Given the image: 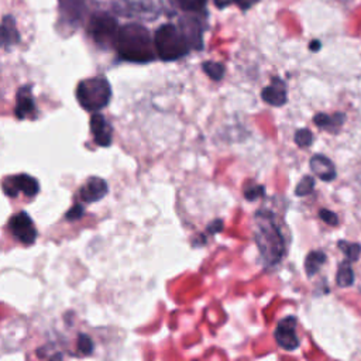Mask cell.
<instances>
[{"label": "cell", "mask_w": 361, "mask_h": 361, "mask_svg": "<svg viewBox=\"0 0 361 361\" xmlns=\"http://www.w3.org/2000/svg\"><path fill=\"white\" fill-rule=\"evenodd\" d=\"M326 261V256L322 251H310L306 257V261H305V268L308 272L309 277L315 275L317 271L320 270V267L323 265Z\"/></svg>", "instance_id": "17"}, {"label": "cell", "mask_w": 361, "mask_h": 361, "mask_svg": "<svg viewBox=\"0 0 361 361\" xmlns=\"http://www.w3.org/2000/svg\"><path fill=\"white\" fill-rule=\"evenodd\" d=\"M60 6L69 20H78L85 12V0H60Z\"/></svg>", "instance_id": "16"}, {"label": "cell", "mask_w": 361, "mask_h": 361, "mask_svg": "<svg viewBox=\"0 0 361 361\" xmlns=\"http://www.w3.org/2000/svg\"><path fill=\"white\" fill-rule=\"evenodd\" d=\"M309 165H310V169L324 182H329L336 178V171H334L333 162L324 155H319V154L313 155Z\"/></svg>", "instance_id": "12"}, {"label": "cell", "mask_w": 361, "mask_h": 361, "mask_svg": "<svg viewBox=\"0 0 361 361\" xmlns=\"http://www.w3.org/2000/svg\"><path fill=\"white\" fill-rule=\"evenodd\" d=\"M334 119H336V116L330 117V116H327L324 113H319V114L315 116L313 121L316 123V126H319V127H330V126L334 124Z\"/></svg>", "instance_id": "25"}, {"label": "cell", "mask_w": 361, "mask_h": 361, "mask_svg": "<svg viewBox=\"0 0 361 361\" xmlns=\"http://www.w3.org/2000/svg\"><path fill=\"white\" fill-rule=\"evenodd\" d=\"M154 48L158 57L164 61H175L185 57L191 51L187 38L178 26L164 24L154 34Z\"/></svg>", "instance_id": "3"}, {"label": "cell", "mask_w": 361, "mask_h": 361, "mask_svg": "<svg viewBox=\"0 0 361 361\" xmlns=\"http://www.w3.org/2000/svg\"><path fill=\"white\" fill-rule=\"evenodd\" d=\"M260 0H234V5H237L240 10L246 12L248 9H251L256 3H258Z\"/></svg>", "instance_id": "29"}, {"label": "cell", "mask_w": 361, "mask_h": 361, "mask_svg": "<svg viewBox=\"0 0 361 361\" xmlns=\"http://www.w3.org/2000/svg\"><path fill=\"white\" fill-rule=\"evenodd\" d=\"M3 189L9 196H16L19 192H23L27 196H36L40 191V184L36 178L27 173H22L5 180Z\"/></svg>", "instance_id": "7"}, {"label": "cell", "mask_w": 361, "mask_h": 361, "mask_svg": "<svg viewBox=\"0 0 361 361\" xmlns=\"http://www.w3.org/2000/svg\"><path fill=\"white\" fill-rule=\"evenodd\" d=\"M354 282V272L351 265L348 263H343L340 265L337 272L338 286H350Z\"/></svg>", "instance_id": "19"}, {"label": "cell", "mask_w": 361, "mask_h": 361, "mask_svg": "<svg viewBox=\"0 0 361 361\" xmlns=\"http://www.w3.org/2000/svg\"><path fill=\"white\" fill-rule=\"evenodd\" d=\"M264 195V187H254V188L246 191V199L247 201H256L260 196Z\"/></svg>", "instance_id": "28"}, {"label": "cell", "mask_w": 361, "mask_h": 361, "mask_svg": "<svg viewBox=\"0 0 361 361\" xmlns=\"http://www.w3.org/2000/svg\"><path fill=\"white\" fill-rule=\"evenodd\" d=\"M9 227L16 239H19L26 246H31L37 239V230L31 218L26 212H20L10 219Z\"/></svg>", "instance_id": "6"}, {"label": "cell", "mask_w": 361, "mask_h": 361, "mask_svg": "<svg viewBox=\"0 0 361 361\" xmlns=\"http://www.w3.org/2000/svg\"><path fill=\"white\" fill-rule=\"evenodd\" d=\"M90 130L93 133L95 141L100 147H109L112 144L113 130L105 117L100 113L95 112L90 117Z\"/></svg>", "instance_id": "10"}, {"label": "cell", "mask_w": 361, "mask_h": 361, "mask_svg": "<svg viewBox=\"0 0 361 361\" xmlns=\"http://www.w3.org/2000/svg\"><path fill=\"white\" fill-rule=\"evenodd\" d=\"M179 30L187 38L191 50L202 48V26L196 17H185L179 20Z\"/></svg>", "instance_id": "9"}, {"label": "cell", "mask_w": 361, "mask_h": 361, "mask_svg": "<svg viewBox=\"0 0 361 361\" xmlns=\"http://www.w3.org/2000/svg\"><path fill=\"white\" fill-rule=\"evenodd\" d=\"M315 188V180L312 176H303V179L299 182V185L296 187L295 194L298 196H306L309 195Z\"/></svg>", "instance_id": "22"}, {"label": "cell", "mask_w": 361, "mask_h": 361, "mask_svg": "<svg viewBox=\"0 0 361 361\" xmlns=\"http://www.w3.org/2000/svg\"><path fill=\"white\" fill-rule=\"evenodd\" d=\"M30 89V86H24V88H20L19 93H17V103H16L15 112L19 119H24L36 107L34 98L31 95Z\"/></svg>", "instance_id": "15"}, {"label": "cell", "mask_w": 361, "mask_h": 361, "mask_svg": "<svg viewBox=\"0 0 361 361\" xmlns=\"http://www.w3.org/2000/svg\"><path fill=\"white\" fill-rule=\"evenodd\" d=\"M79 105L88 112H99L109 105L112 99V86L103 76H95L79 82L76 88Z\"/></svg>", "instance_id": "4"}, {"label": "cell", "mask_w": 361, "mask_h": 361, "mask_svg": "<svg viewBox=\"0 0 361 361\" xmlns=\"http://www.w3.org/2000/svg\"><path fill=\"white\" fill-rule=\"evenodd\" d=\"M169 2L176 9H179L182 12H191V13L202 10L208 3V0H169Z\"/></svg>", "instance_id": "18"}, {"label": "cell", "mask_w": 361, "mask_h": 361, "mask_svg": "<svg viewBox=\"0 0 361 361\" xmlns=\"http://www.w3.org/2000/svg\"><path fill=\"white\" fill-rule=\"evenodd\" d=\"M256 243L267 265H275L285 254V241L271 212L256 215Z\"/></svg>", "instance_id": "2"}, {"label": "cell", "mask_w": 361, "mask_h": 361, "mask_svg": "<svg viewBox=\"0 0 361 361\" xmlns=\"http://www.w3.org/2000/svg\"><path fill=\"white\" fill-rule=\"evenodd\" d=\"M83 212H85V209H83L82 205L76 203V205H74V206L68 211L67 219L68 220H78V219H81L83 216Z\"/></svg>", "instance_id": "27"}, {"label": "cell", "mask_w": 361, "mask_h": 361, "mask_svg": "<svg viewBox=\"0 0 361 361\" xmlns=\"http://www.w3.org/2000/svg\"><path fill=\"white\" fill-rule=\"evenodd\" d=\"M319 45H320V44H319L317 41H313V43H312V45H310V48H312V50H315V51H317V50H319Z\"/></svg>", "instance_id": "30"}, {"label": "cell", "mask_w": 361, "mask_h": 361, "mask_svg": "<svg viewBox=\"0 0 361 361\" xmlns=\"http://www.w3.org/2000/svg\"><path fill=\"white\" fill-rule=\"evenodd\" d=\"M319 216H320V219L323 220L324 223H327V225L336 226L338 223L337 216H336L333 212L327 211V209H322V211L319 212Z\"/></svg>", "instance_id": "26"}, {"label": "cell", "mask_w": 361, "mask_h": 361, "mask_svg": "<svg viewBox=\"0 0 361 361\" xmlns=\"http://www.w3.org/2000/svg\"><path fill=\"white\" fill-rule=\"evenodd\" d=\"M263 99L272 106H282L286 102V85L279 78H274L270 86L263 90Z\"/></svg>", "instance_id": "13"}, {"label": "cell", "mask_w": 361, "mask_h": 361, "mask_svg": "<svg viewBox=\"0 0 361 361\" xmlns=\"http://www.w3.org/2000/svg\"><path fill=\"white\" fill-rule=\"evenodd\" d=\"M113 45L119 57L130 62H150L155 58L150 31L140 24H126L120 27Z\"/></svg>", "instance_id": "1"}, {"label": "cell", "mask_w": 361, "mask_h": 361, "mask_svg": "<svg viewBox=\"0 0 361 361\" xmlns=\"http://www.w3.org/2000/svg\"><path fill=\"white\" fill-rule=\"evenodd\" d=\"M275 340L282 348L289 351L299 346V340L296 336V319L293 316H288L279 322L275 330Z\"/></svg>", "instance_id": "8"}, {"label": "cell", "mask_w": 361, "mask_h": 361, "mask_svg": "<svg viewBox=\"0 0 361 361\" xmlns=\"http://www.w3.org/2000/svg\"><path fill=\"white\" fill-rule=\"evenodd\" d=\"M78 348L82 354H90L93 351V341L88 334H79L78 337Z\"/></svg>", "instance_id": "24"}, {"label": "cell", "mask_w": 361, "mask_h": 361, "mask_svg": "<svg viewBox=\"0 0 361 361\" xmlns=\"http://www.w3.org/2000/svg\"><path fill=\"white\" fill-rule=\"evenodd\" d=\"M107 184L105 179L98 178V176H92L88 179V182L82 187V189L79 191L81 194V199L83 202L86 203H93L100 201L102 198H105L107 194Z\"/></svg>", "instance_id": "11"}, {"label": "cell", "mask_w": 361, "mask_h": 361, "mask_svg": "<svg viewBox=\"0 0 361 361\" xmlns=\"http://www.w3.org/2000/svg\"><path fill=\"white\" fill-rule=\"evenodd\" d=\"M20 41V34L16 27L15 19L6 16L0 24V47H10Z\"/></svg>", "instance_id": "14"}, {"label": "cell", "mask_w": 361, "mask_h": 361, "mask_svg": "<svg viewBox=\"0 0 361 361\" xmlns=\"http://www.w3.org/2000/svg\"><path fill=\"white\" fill-rule=\"evenodd\" d=\"M203 71L211 76L213 81H220L225 76V67L219 62H213V61H206L203 62Z\"/></svg>", "instance_id": "20"}, {"label": "cell", "mask_w": 361, "mask_h": 361, "mask_svg": "<svg viewBox=\"0 0 361 361\" xmlns=\"http://www.w3.org/2000/svg\"><path fill=\"white\" fill-rule=\"evenodd\" d=\"M313 141V135L309 131L308 128H302L298 130L296 134H295V143L298 144L299 147H308Z\"/></svg>", "instance_id": "23"}, {"label": "cell", "mask_w": 361, "mask_h": 361, "mask_svg": "<svg viewBox=\"0 0 361 361\" xmlns=\"http://www.w3.org/2000/svg\"><path fill=\"white\" fill-rule=\"evenodd\" d=\"M88 31L96 44L102 47L113 45L119 31V23L112 15L105 12H98L90 16Z\"/></svg>", "instance_id": "5"}, {"label": "cell", "mask_w": 361, "mask_h": 361, "mask_svg": "<svg viewBox=\"0 0 361 361\" xmlns=\"http://www.w3.org/2000/svg\"><path fill=\"white\" fill-rule=\"evenodd\" d=\"M338 247L341 248V251L346 254L347 260L348 261H357L360 258L361 254V246L360 244H355V243H347V241H340L338 243Z\"/></svg>", "instance_id": "21"}]
</instances>
